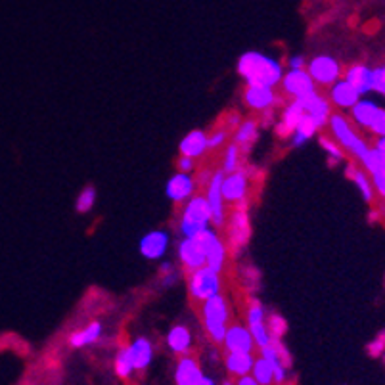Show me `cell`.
I'll list each match as a JSON object with an SVG mask.
<instances>
[{
    "label": "cell",
    "mask_w": 385,
    "mask_h": 385,
    "mask_svg": "<svg viewBox=\"0 0 385 385\" xmlns=\"http://www.w3.org/2000/svg\"><path fill=\"white\" fill-rule=\"evenodd\" d=\"M236 71L244 79L246 85H257V87H269L274 89L282 81L284 75V65L269 54L257 50L244 52L238 62Z\"/></svg>",
    "instance_id": "1"
},
{
    "label": "cell",
    "mask_w": 385,
    "mask_h": 385,
    "mask_svg": "<svg viewBox=\"0 0 385 385\" xmlns=\"http://www.w3.org/2000/svg\"><path fill=\"white\" fill-rule=\"evenodd\" d=\"M202 320L209 340L215 345H222L228 320H230V307H228L227 297L222 293H217V295L205 299L202 305Z\"/></svg>",
    "instance_id": "2"
},
{
    "label": "cell",
    "mask_w": 385,
    "mask_h": 385,
    "mask_svg": "<svg viewBox=\"0 0 385 385\" xmlns=\"http://www.w3.org/2000/svg\"><path fill=\"white\" fill-rule=\"evenodd\" d=\"M211 227V213H209L207 202L203 196H192L184 203L183 215H180V234L183 238H192Z\"/></svg>",
    "instance_id": "3"
},
{
    "label": "cell",
    "mask_w": 385,
    "mask_h": 385,
    "mask_svg": "<svg viewBox=\"0 0 385 385\" xmlns=\"http://www.w3.org/2000/svg\"><path fill=\"white\" fill-rule=\"evenodd\" d=\"M227 224V249L228 255H240L251 240V221L246 209H234Z\"/></svg>",
    "instance_id": "4"
},
{
    "label": "cell",
    "mask_w": 385,
    "mask_h": 385,
    "mask_svg": "<svg viewBox=\"0 0 385 385\" xmlns=\"http://www.w3.org/2000/svg\"><path fill=\"white\" fill-rule=\"evenodd\" d=\"M328 125H330L332 134H334V139L337 140V144H340V148L343 150V152L353 153L354 159H359V161L367 156L368 144L364 142V140L360 139L359 134L354 133L351 123H349L343 115H337V114L330 115Z\"/></svg>",
    "instance_id": "5"
},
{
    "label": "cell",
    "mask_w": 385,
    "mask_h": 385,
    "mask_svg": "<svg viewBox=\"0 0 385 385\" xmlns=\"http://www.w3.org/2000/svg\"><path fill=\"white\" fill-rule=\"evenodd\" d=\"M222 291L221 272L211 271L209 266H200L188 272V293L196 301H205Z\"/></svg>",
    "instance_id": "6"
},
{
    "label": "cell",
    "mask_w": 385,
    "mask_h": 385,
    "mask_svg": "<svg viewBox=\"0 0 385 385\" xmlns=\"http://www.w3.org/2000/svg\"><path fill=\"white\" fill-rule=\"evenodd\" d=\"M362 170L367 173L370 183H372L376 194L384 196L385 194V140L384 136H378L374 148H368L364 158L360 159Z\"/></svg>",
    "instance_id": "7"
},
{
    "label": "cell",
    "mask_w": 385,
    "mask_h": 385,
    "mask_svg": "<svg viewBox=\"0 0 385 385\" xmlns=\"http://www.w3.org/2000/svg\"><path fill=\"white\" fill-rule=\"evenodd\" d=\"M196 238L197 242H200V246H202L203 255H205V266H209L211 271L222 272L228 257V249L224 240H221V236L211 227L197 234Z\"/></svg>",
    "instance_id": "8"
},
{
    "label": "cell",
    "mask_w": 385,
    "mask_h": 385,
    "mask_svg": "<svg viewBox=\"0 0 385 385\" xmlns=\"http://www.w3.org/2000/svg\"><path fill=\"white\" fill-rule=\"evenodd\" d=\"M305 71L309 73L315 85H320V87H332L337 79H341L340 62L328 54H318L307 60Z\"/></svg>",
    "instance_id": "9"
},
{
    "label": "cell",
    "mask_w": 385,
    "mask_h": 385,
    "mask_svg": "<svg viewBox=\"0 0 385 385\" xmlns=\"http://www.w3.org/2000/svg\"><path fill=\"white\" fill-rule=\"evenodd\" d=\"M224 173L221 169L215 170L207 180V190H205V202H207L209 213H211V224L215 228H222L227 222V203L222 200L221 184Z\"/></svg>",
    "instance_id": "10"
},
{
    "label": "cell",
    "mask_w": 385,
    "mask_h": 385,
    "mask_svg": "<svg viewBox=\"0 0 385 385\" xmlns=\"http://www.w3.org/2000/svg\"><path fill=\"white\" fill-rule=\"evenodd\" d=\"M247 186H249L247 170L238 169L224 175L221 184V194L224 203H234L236 205V203L247 200Z\"/></svg>",
    "instance_id": "11"
},
{
    "label": "cell",
    "mask_w": 385,
    "mask_h": 385,
    "mask_svg": "<svg viewBox=\"0 0 385 385\" xmlns=\"http://www.w3.org/2000/svg\"><path fill=\"white\" fill-rule=\"evenodd\" d=\"M297 102L301 104L305 114L315 121V125L318 126V129H324V126L328 125L330 115H332V106H330L328 98H324L322 94H318L316 90H313L309 94L297 98Z\"/></svg>",
    "instance_id": "12"
},
{
    "label": "cell",
    "mask_w": 385,
    "mask_h": 385,
    "mask_svg": "<svg viewBox=\"0 0 385 385\" xmlns=\"http://www.w3.org/2000/svg\"><path fill=\"white\" fill-rule=\"evenodd\" d=\"M165 194H167L170 202L186 203L190 197L196 194V178L192 177L190 173H180L178 170L167 180Z\"/></svg>",
    "instance_id": "13"
},
{
    "label": "cell",
    "mask_w": 385,
    "mask_h": 385,
    "mask_svg": "<svg viewBox=\"0 0 385 385\" xmlns=\"http://www.w3.org/2000/svg\"><path fill=\"white\" fill-rule=\"evenodd\" d=\"M282 90H284L286 94L291 96L293 100L297 98H301V96L309 94L313 90H316L315 81L310 79V75L305 70H290L286 71L284 75H282Z\"/></svg>",
    "instance_id": "14"
},
{
    "label": "cell",
    "mask_w": 385,
    "mask_h": 385,
    "mask_svg": "<svg viewBox=\"0 0 385 385\" xmlns=\"http://www.w3.org/2000/svg\"><path fill=\"white\" fill-rule=\"evenodd\" d=\"M169 234L165 232V230H150V232L140 238V255L144 259L159 261L167 253V249H169Z\"/></svg>",
    "instance_id": "15"
},
{
    "label": "cell",
    "mask_w": 385,
    "mask_h": 385,
    "mask_svg": "<svg viewBox=\"0 0 385 385\" xmlns=\"http://www.w3.org/2000/svg\"><path fill=\"white\" fill-rule=\"evenodd\" d=\"M222 347L227 349V353H253L255 343H253L247 326L230 324L224 334V340H222Z\"/></svg>",
    "instance_id": "16"
},
{
    "label": "cell",
    "mask_w": 385,
    "mask_h": 385,
    "mask_svg": "<svg viewBox=\"0 0 385 385\" xmlns=\"http://www.w3.org/2000/svg\"><path fill=\"white\" fill-rule=\"evenodd\" d=\"M244 104L249 109L255 112H265L269 108H274L278 104V96L274 89L269 87H257V85H246L244 89Z\"/></svg>",
    "instance_id": "17"
},
{
    "label": "cell",
    "mask_w": 385,
    "mask_h": 385,
    "mask_svg": "<svg viewBox=\"0 0 385 385\" xmlns=\"http://www.w3.org/2000/svg\"><path fill=\"white\" fill-rule=\"evenodd\" d=\"M178 261H180V265L188 272L196 271L200 266H205V255H203V249L196 236L184 238L178 244Z\"/></svg>",
    "instance_id": "18"
},
{
    "label": "cell",
    "mask_w": 385,
    "mask_h": 385,
    "mask_svg": "<svg viewBox=\"0 0 385 385\" xmlns=\"http://www.w3.org/2000/svg\"><path fill=\"white\" fill-rule=\"evenodd\" d=\"M305 115V109L301 108V104L297 100L290 102L288 106L282 112V117L274 125V133H276L278 139H290L293 131H295L297 123L301 121V117Z\"/></svg>",
    "instance_id": "19"
},
{
    "label": "cell",
    "mask_w": 385,
    "mask_h": 385,
    "mask_svg": "<svg viewBox=\"0 0 385 385\" xmlns=\"http://www.w3.org/2000/svg\"><path fill=\"white\" fill-rule=\"evenodd\" d=\"M362 96L357 92L354 87H351L345 79H337V81L330 87V102L337 106V108L351 109L360 100Z\"/></svg>",
    "instance_id": "20"
},
{
    "label": "cell",
    "mask_w": 385,
    "mask_h": 385,
    "mask_svg": "<svg viewBox=\"0 0 385 385\" xmlns=\"http://www.w3.org/2000/svg\"><path fill=\"white\" fill-rule=\"evenodd\" d=\"M202 367L194 357L183 354L175 368V384L177 385H194L197 379L202 378Z\"/></svg>",
    "instance_id": "21"
},
{
    "label": "cell",
    "mask_w": 385,
    "mask_h": 385,
    "mask_svg": "<svg viewBox=\"0 0 385 385\" xmlns=\"http://www.w3.org/2000/svg\"><path fill=\"white\" fill-rule=\"evenodd\" d=\"M129 351H131V359H133L134 372H144L153 359L152 341L148 340V337H136L129 345Z\"/></svg>",
    "instance_id": "22"
},
{
    "label": "cell",
    "mask_w": 385,
    "mask_h": 385,
    "mask_svg": "<svg viewBox=\"0 0 385 385\" xmlns=\"http://www.w3.org/2000/svg\"><path fill=\"white\" fill-rule=\"evenodd\" d=\"M178 150H180V156H186V158H202L203 153L207 152V134L200 131V129L192 131V133H188L180 140Z\"/></svg>",
    "instance_id": "23"
},
{
    "label": "cell",
    "mask_w": 385,
    "mask_h": 385,
    "mask_svg": "<svg viewBox=\"0 0 385 385\" xmlns=\"http://www.w3.org/2000/svg\"><path fill=\"white\" fill-rule=\"evenodd\" d=\"M257 136H259V123L255 119L242 121L240 125L234 129V144L240 148L242 153H247L251 150Z\"/></svg>",
    "instance_id": "24"
},
{
    "label": "cell",
    "mask_w": 385,
    "mask_h": 385,
    "mask_svg": "<svg viewBox=\"0 0 385 385\" xmlns=\"http://www.w3.org/2000/svg\"><path fill=\"white\" fill-rule=\"evenodd\" d=\"M381 106H378L376 102L367 100V98H360L353 108H351V117L357 125L364 126V129H370V125L374 123V119L378 117V114L381 112Z\"/></svg>",
    "instance_id": "25"
},
{
    "label": "cell",
    "mask_w": 385,
    "mask_h": 385,
    "mask_svg": "<svg viewBox=\"0 0 385 385\" xmlns=\"http://www.w3.org/2000/svg\"><path fill=\"white\" fill-rule=\"evenodd\" d=\"M167 347L175 354H188L192 349V332L184 324H177L167 334Z\"/></svg>",
    "instance_id": "26"
},
{
    "label": "cell",
    "mask_w": 385,
    "mask_h": 385,
    "mask_svg": "<svg viewBox=\"0 0 385 385\" xmlns=\"http://www.w3.org/2000/svg\"><path fill=\"white\" fill-rule=\"evenodd\" d=\"M253 360H255L253 353H227L224 354V367L232 378H242L251 372Z\"/></svg>",
    "instance_id": "27"
},
{
    "label": "cell",
    "mask_w": 385,
    "mask_h": 385,
    "mask_svg": "<svg viewBox=\"0 0 385 385\" xmlns=\"http://www.w3.org/2000/svg\"><path fill=\"white\" fill-rule=\"evenodd\" d=\"M345 81L357 89L360 96H364L370 92V67L364 63H353L351 67L345 71Z\"/></svg>",
    "instance_id": "28"
},
{
    "label": "cell",
    "mask_w": 385,
    "mask_h": 385,
    "mask_svg": "<svg viewBox=\"0 0 385 385\" xmlns=\"http://www.w3.org/2000/svg\"><path fill=\"white\" fill-rule=\"evenodd\" d=\"M345 175H347V178H351V180L357 184V188H359V192L362 194V197H364V202L372 203L376 192H374V186L372 183H370V178H368L367 173L360 169L357 163H347V167H345Z\"/></svg>",
    "instance_id": "29"
},
{
    "label": "cell",
    "mask_w": 385,
    "mask_h": 385,
    "mask_svg": "<svg viewBox=\"0 0 385 385\" xmlns=\"http://www.w3.org/2000/svg\"><path fill=\"white\" fill-rule=\"evenodd\" d=\"M102 335V324L100 322H90L89 326H85L79 332H73L70 335V345L73 349L87 347V345H92L96 341L100 340Z\"/></svg>",
    "instance_id": "30"
},
{
    "label": "cell",
    "mask_w": 385,
    "mask_h": 385,
    "mask_svg": "<svg viewBox=\"0 0 385 385\" xmlns=\"http://www.w3.org/2000/svg\"><path fill=\"white\" fill-rule=\"evenodd\" d=\"M320 129L315 125V121L310 119L309 115L305 114L303 117H301V121L297 123L295 131H293V134H291V146L293 148H299V146L307 144L313 136H315L316 133H318Z\"/></svg>",
    "instance_id": "31"
},
{
    "label": "cell",
    "mask_w": 385,
    "mask_h": 385,
    "mask_svg": "<svg viewBox=\"0 0 385 385\" xmlns=\"http://www.w3.org/2000/svg\"><path fill=\"white\" fill-rule=\"evenodd\" d=\"M249 376L259 385H272V362L263 357H255Z\"/></svg>",
    "instance_id": "32"
},
{
    "label": "cell",
    "mask_w": 385,
    "mask_h": 385,
    "mask_svg": "<svg viewBox=\"0 0 385 385\" xmlns=\"http://www.w3.org/2000/svg\"><path fill=\"white\" fill-rule=\"evenodd\" d=\"M115 374L119 376L121 379H129L134 374V364L133 359H131V351L129 347L119 349V353L115 354Z\"/></svg>",
    "instance_id": "33"
},
{
    "label": "cell",
    "mask_w": 385,
    "mask_h": 385,
    "mask_svg": "<svg viewBox=\"0 0 385 385\" xmlns=\"http://www.w3.org/2000/svg\"><path fill=\"white\" fill-rule=\"evenodd\" d=\"M265 326L271 340H282L288 332V322L280 313H271L269 316H265Z\"/></svg>",
    "instance_id": "34"
},
{
    "label": "cell",
    "mask_w": 385,
    "mask_h": 385,
    "mask_svg": "<svg viewBox=\"0 0 385 385\" xmlns=\"http://www.w3.org/2000/svg\"><path fill=\"white\" fill-rule=\"evenodd\" d=\"M318 142H320V146H322L324 152L328 153L330 167H335V165L341 163V161L345 159V152L341 150L337 142H334V140L328 139V136H320V139H318Z\"/></svg>",
    "instance_id": "35"
},
{
    "label": "cell",
    "mask_w": 385,
    "mask_h": 385,
    "mask_svg": "<svg viewBox=\"0 0 385 385\" xmlns=\"http://www.w3.org/2000/svg\"><path fill=\"white\" fill-rule=\"evenodd\" d=\"M240 158H242V152L238 146L230 144L227 148V152H224V158H222V173L224 175H228V173H234V170L240 169Z\"/></svg>",
    "instance_id": "36"
},
{
    "label": "cell",
    "mask_w": 385,
    "mask_h": 385,
    "mask_svg": "<svg viewBox=\"0 0 385 385\" xmlns=\"http://www.w3.org/2000/svg\"><path fill=\"white\" fill-rule=\"evenodd\" d=\"M265 305L261 303L259 299H249V305H247V326H251V324H259L265 322Z\"/></svg>",
    "instance_id": "37"
},
{
    "label": "cell",
    "mask_w": 385,
    "mask_h": 385,
    "mask_svg": "<svg viewBox=\"0 0 385 385\" xmlns=\"http://www.w3.org/2000/svg\"><path fill=\"white\" fill-rule=\"evenodd\" d=\"M96 203V190L92 186H87V188L81 190V194L77 197L75 207L79 213H89L90 209L94 207Z\"/></svg>",
    "instance_id": "38"
},
{
    "label": "cell",
    "mask_w": 385,
    "mask_h": 385,
    "mask_svg": "<svg viewBox=\"0 0 385 385\" xmlns=\"http://www.w3.org/2000/svg\"><path fill=\"white\" fill-rule=\"evenodd\" d=\"M247 330H249V334H251L253 337V343H255V347H266L269 343H271V335H269V332H266V326L265 322H259V324H251V326H247Z\"/></svg>",
    "instance_id": "39"
},
{
    "label": "cell",
    "mask_w": 385,
    "mask_h": 385,
    "mask_svg": "<svg viewBox=\"0 0 385 385\" xmlns=\"http://www.w3.org/2000/svg\"><path fill=\"white\" fill-rule=\"evenodd\" d=\"M370 92H385V70L381 65L378 67H370Z\"/></svg>",
    "instance_id": "40"
},
{
    "label": "cell",
    "mask_w": 385,
    "mask_h": 385,
    "mask_svg": "<svg viewBox=\"0 0 385 385\" xmlns=\"http://www.w3.org/2000/svg\"><path fill=\"white\" fill-rule=\"evenodd\" d=\"M228 139V131L227 129H217L211 134H207V150H219L224 146Z\"/></svg>",
    "instance_id": "41"
},
{
    "label": "cell",
    "mask_w": 385,
    "mask_h": 385,
    "mask_svg": "<svg viewBox=\"0 0 385 385\" xmlns=\"http://www.w3.org/2000/svg\"><path fill=\"white\" fill-rule=\"evenodd\" d=\"M385 351V334L384 332H379L376 337H374L370 343H368V354L374 357V359H379Z\"/></svg>",
    "instance_id": "42"
},
{
    "label": "cell",
    "mask_w": 385,
    "mask_h": 385,
    "mask_svg": "<svg viewBox=\"0 0 385 385\" xmlns=\"http://www.w3.org/2000/svg\"><path fill=\"white\" fill-rule=\"evenodd\" d=\"M370 133H374L376 136H384L385 134V109H381L378 114V117L374 119V123L370 125V129H368Z\"/></svg>",
    "instance_id": "43"
},
{
    "label": "cell",
    "mask_w": 385,
    "mask_h": 385,
    "mask_svg": "<svg viewBox=\"0 0 385 385\" xmlns=\"http://www.w3.org/2000/svg\"><path fill=\"white\" fill-rule=\"evenodd\" d=\"M177 167L180 173H192V170H194V167H196V159L186 158V156H180L177 161Z\"/></svg>",
    "instance_id": "44"
},
{
    "label": "cell",
    "mask_w": 385,
    "mask_h": 385,
    "mask_svg": "<svg viewBox=\"0 0 385 385\" xmlns=\"http://www.w3.org/2000/svg\"><path fill=\"white\" fill-rule=\"evenodd\" d=\"M305 65H307V60L301 54H297V56H291L288 60V70H305Z\"/></svg>",
    "instance_id": "45"
},
{
    "label": "cell",
    "mask_w": 385,
    "mask_h": 385,
    "mask_svg": "<svg viewBox=\"0 0 385 385\" xmlns=\"http://www.w3.org/2000/svg\"><path fill=\"white\" fill-rule=\"evenodd\" d=\"M177 278H178V272H177V269H175V271L169 272V274H163V276H161V286H163V288H169L170 284H175V282H177Z\"/></svg>",
    "instance_id": "46"
},
{
    "label": "cell",
    "mask_w": 385,
    "mask_h": 385,
    "mask_svg": "<svg viewBox=\"0 0 385 385\" xmlns=\"http://www.w3.org/2000/svg\"><path fill=\"white\" fill-rule=\"evenodd\" d=\"M263 114V119H261V125L263 126H271L272 123H274V108H269L265 109V112H261Z\"/></svg>",
    "instance_id": "47"
},
{
    "label": "cell",
    "mask_w": 385,
    "mask_h": 385,
    "mask_svg": "<svg viewBox=\"0 0 385 385\" xmlns=\"http://www.w3.org/2000/svg\"><path fill=\"white\" fill-rule=\"evenodd\" d=\"M242 119H240V115L238 114H232V115H228V119H227V131H234L236 126L240 125Z\"/></svg>",
    "instance_id": "48"
},
{
    "label": "cell",
    "mask_w": 385,
    "mask_h": 385,
    "mask_svg": "<svg viewBox=\"0 0 385 385\" xmlns=\"http://www.w3.org/2000/svg\"><path fill=\"white\" fill-rule=\"evenodd\" d=\"M236 385H259V384H257V381H255V379L247 374V376H242V378L236 379Z\"/></svg>",
    "instance_id": "49"
},
{
    "label": "cell",
    "mask_w": 385,
    "mask_h": 385,
    "mask_svg": "<svg viewBox=\"0 0 385 385\" xmlns=\"http://www.w3.org/2000/svg\"><path fill=\"white\" fill-rule=\"evenodd\" d=\"M173 271H175V265H173V263H169V261H163V263H161V266H159L161 276H163V274H169V272H173Z\"/></svg>",
    "instance_id": "50"
},
{
    "label": "cell",
    "mask_w": 385,
    "mask_h": 385,
    "mask_svg": "<svg viewBox=\"0 0 385 385\" xmlns=\"http://www.w3.org/2000/svg\"><path fill=\"white\" fill-rule=\"evenodd\" d=\"M194 385H217V384H215V379H213V378H209V376H202V378L197 379V381Z\"/></svg>",
    "instance_id": "51"
},
{
    "label": "cell",
    "mask_w": 385,
    "mask_h": 385,
    "mask_svg": "<svg viewBox=\"0 0 385 385\" xmlns=\"http://www.w3.org/2000/svg\"><path fill=\"white\" fill-rule=\"evenodd\" d=\"M221 385H236V384H234V381H230V379H227V381H222Z\"/></svg>",
    "instance_id": "52"
}]
</instances>
